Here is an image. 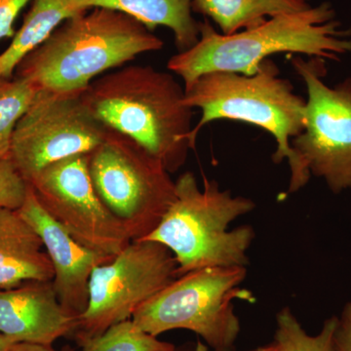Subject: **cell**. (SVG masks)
<instances>
[{"label":"cell","instance_id":"cell-28","mask_svg":"<svg viewBox=\"0 0 351 351\" xmlns=\"http://www.w3.org/2000/svg\"><path fill=\"white\" fill-rule=\"evenodd\" d=\"M3 80H3V78H2L1 76H0V84H1V82H3Z\"/></svg>","mask_w":351,"mask_h":351},{"label":"cell","instance_id":"cell-24","mask_svg":"<svg viewBox=\"0 0 351 351\" xmlns=\"http://www.w3.org/2000/svg\"><path fill=\"white\" fill-rule=\"evenodd\" d=\"M10 351H73L71 350H57L52 346L38 345V343H15Z\"/></svg>","mask_w":351,"mask_h":351},{"label":"cell","instance_id":"cell-20","mask_svg":"<svg viewBox=\"0 0 351 351\" xmlns=\"http://www.w3.org/2000/svg\"><path fill=\"white\" fill-rule=\"evenodd\" d=\"M38 88L21 76L0 84V160L10 154L16 124L38 92Z\"/></svg>","mask_w":351,"mask_h":351},{"label":"cell","instance_id":"cell-21","mask_svg":"<svg viewBox=\"0 0 351 351\" xmlns=\"http://www.w3.org/2000/svg\"><path fill=\"white\" fill-rule=\"evenodd\" d=\"M29 186L9 157L0 160V208L19 210L24 204Z\"/></svg>","mask_w":351,"mask_h":351},{"label":"cell","instance_id":"cell-1","mask_svg":"<svg viewBox=\"0 0 351 351\" xmlns=\"http://www.w3.org/2000/svg\"><path fill=\"white\" fill-rule=\"evenodd\" d=\"M281 53L339 61L351 53L350 32L336 19L328 2L274 16L228 36L205 19L195 45L171 57L167 68L182 78L186 89L211 71L255 75L265 60Z\"/></svg>","mask_w":351,"mask_h":351},{"label":"cell","instance_id":"cell-18","mask_svg":"<svg viewBox=\"0 0 351 351\" xmlns=\"http://www.w3.org/2000/svg\"><path fill=\"white\" fill-rule=\"evenodd\" d=\"M80 351H174V343L159 339L132 319L117 323L91 337H75Z\"/></svg>","mask_w":351,"mask_h":351},{"label":"cell","instance_id":"cell-7","mask_svg":"<svg viewBox=\"0 0 351 351\" xmlns=\"http://www.w3.org/2000/svg\"><path fill=\"white\" fill-rule=\"evenodd\" d=\"M89 173L99 198L132 241L147 239L176 199L175 182L162 162L112 129L90 152Z\"/></svg>","mask_w":351,"mask_h":351},{"label":"cell","instance_id":"cell-27","mask_svg":"<svg viewBox=\"0 0 351 351\" xmlns=\"http://www.w3.org/2000/svg\"><path fill=\"white\" fill-rule=\"evenodd\" d=\"M248 351H279V348L276 341H274L272 343H267V345L258 346V348Z\"/></svg>","mask_w":351,"mask_h":351},{"label":"cell","instance_id":"cell-25","mask_svg":"<svg viewBox=\"0 0 351 351\" xmlns=\"http://www.w3.org/2000/svg\"><path fill=\"white\" fill-rule=\"evenodd\" d=\"M174 351H215L211 350L209 346L205 345L202 341H193V343H186L184 345L177 346Z\"/></svg>","mask_w":351,"mask_h":351},{"label":"cell","instance_id":"cell-14","mask_svg":"<svg viewBox=\"0 0 351 351\" xmlns=\"http://www.w3.org/2000/svg\"><path fill=\"white\" fill-rule=\"evenodd\" d=\"M43 240L18 210L0 208V290L29 281H52Z\"/></svg>","mask_w":351,"mask_h":351},{"label":"cell","instance_id":"cell-3","mask_svg":"<svg viewBox=\"0 0 351 351\" xmlns=\"http://www.w3.org/2000/svg\"><path fill=\"white\" fill-rule=\"evenodd\" d=\"M163 47L154 32L130 16L92 8L64 21L16 71L38 90L80 91L106 71Z\"/></svg>","mask_w":351,"mask_h":351},{"label":"cell","instance_id":"cell-26","mask_svg":"<svg viewBox=\"0 0 351 351\" xmlns=\"http://www.w3.org/2000/svg\"><path fill=\"white\" fill-rule=\"evenodd\" d=\"M16 343L0 332V351H10Z\"/></svg>","mask_w":351,"mask_h":351},{"label":"cell","instance_id":"cell-8","mask_svg":"<svg viewBox=\"0 0 351 351\" xmlns=\"http://www.w3.org/2000/svg\"><path fill=\"white\" fill-rule=\"evenodd\" d=\"M290 62L307 90L304 128L291 147L332 193L351 189V78L329 87L325 60L291 55Z\"/></svg>","mask_w":351,"mask_h":351},{"label":"cell","instance_id":"cell-12","mask_svg":"<svg viewBox=\"0 0 351 351\" xmlns=\"http://www.w3.org/2000/svg\"><path fill=\"white\" fill-rule=\"evenodd\" d=\"M18 211L43 240L54 270L52 283L60 304L78 320L89 302L92 272L113 257L97 253L73 239L44 209L31 186Z\"/></svg>","mask_w":351,"mask_h":351},{"label":"cell","instance_id":"cell-15","mask_svg":"<svg viewBox=\"0 0 351 351\" xmlns=\"http://www.w3.org/2000/svg\"><path fill=\"white\" fill-rule=\"evenodd\" d=\"M84 10L108 8L142 23L151 32L165 27L174 34L179 53L189 50L200 36V23L193 16V0H78Z\"/></svg>","mask_w":351,"mask_h":351},{"label":"cell","instance_id":"cell-10","mask_svg":"<svg viewBox=\"0 0 351 351\" xmlns=\"http://www.w3.org/2000/svg\"><path fill=\"white\" fill-rule=\"evenodd\" d=\"M179 276L177 261L167 247L154 240L131 241L92 272L89 302L78 318L75 336H97L131 319L138 308Z\"/></svg>","mask_w":351,"mask_h":351},{"label":"cell","instance_id":"cell-22","mask_svg":"<svg viewBox=\"0 0 351 351\" xmlns=\"http://www.w3.org/2000/svg\"><path fill=\"white\" fill-rule=\"evenodd\" d=\"M32 0H0V40L13 38L14 23L22 9Z\"/></svg>","mask_w":351,"mask_h":351},{"label":"cell","instance_id":"cell-11","mask_svg":"<svg viewBox=\"0 0 351 351\" xmlns=\"http://www.w3.org/2000/svg\"><path fill=\"white\" fill-rule=\"evenodd\" d=\"M29 184L50 216L91 250L114 257L130 244L125 228L95 191L89 173V154H77L50 164Z\"/></svg>","mask_w":351,"mask_h":351},{"label":"cell","instance_id":"cell-5","mask_svg":"<svg viewBox=\"0 0 351 351\" xmlns=\"http://www.w3.org/2000/svg\"><path fill=\"white\" fill-rule=\"evenodd\" d=\"M175 184L174 202L145 240L159 242L172 252L179 276L206 267H247V252L255 230L251 226L230 230V226L251 213L256 203L245 196H233L208 178L200 188L191 172L180 176Z\"/></svg>","mask_w":351,"mask_h":351},{"label":"cell","instance_id":"cell-9","mask_svg":"<svg viewBox=\"0 0 351 351\" xmlns=\"http://www.w3.org/2000/svg\"><path fill=\"white\" fill-rule=\"evenodd\" d=\"M82 93L38 90L16 124L9 158L29 184L50 164L89 154L107 138L110 128L90 112Z\"/></svg>","mask_w":351,"mask_h":351},{"label":"cell","instance_id":"cell-17","mask_svg":"<svg viewBox=\"0 0 351 351\" xmlns=\"http://www.w3.org/2000/svg\"><path fill=\"white\" fill-rule=\"evenodd\" d=\"M309 6L311 0H193V12L211 20L226 36L255 27L274 16L299 12Z\"/></svg>","mask_w":351,"mask_h":351},{"label":"cell","instance_id":"cell-16","mask_svg":"<svg viewBox=\"0 0 351 351\" xmlns=\"http://www.w3.org/2000/svg\"><path fill=\"white\" fill-rule=\"evenodd\" d=\"M78 0H32L22 27L0 54V76L10 80L21 61L38 48L64 21L84 12Z\"/></svg>","mask_w":351,"mask_h":351},{"label":"cell","instance_id":"cell-4","mask_svg":"<svg viewBox=\"0 0 351 351\" xmlns=\"http://www.w3.org/2000/svg\"><path fill=\"white\" fill-rule=\"evenodd\" d=\"M306 100L295 92L290 80L281 77L271 59L265 60L253 75L228 71H211L200 75L184 89V103L201 110V117L191 134L196 138L203 127L215 120H234L260 127L276 141L272 160H287L291 178L287 193L306 186L311 173L291 147V140L304 128Z\"/></svg>","mask_w":351,"mask_h":351},{"label":"cell","instance_id":"cell-6","mask_svg":"<svg viewBox=\"0 0 351 351\" xmlns=\"http://www.w3.org/2000/svg\"><path fill=\"white\" fill-rule=\"evenodd\" d=\"M245 267H206L176 278L136 311L131 319L158 337L174 330L195 332L215 351H233L241 324L234 302H254L241 287Z\"/></svg>","mask_w":351,"mask_h":351},{"label":"cell","instance_id":"cell-23","mask_svg":"<svg viewBox=\"0 0 351 351\" xmlns=\"http://www.w3.org/2000/svg\"><path fill=\"white\" fill-rule=\"evenodd\" d=\"M337 351H351V302L343 306L335 331Z\"/></svg>","mask_w":351,"mask_h":351},{"label":"cell","instance_id":"cell-2","mask_svg":"<svg viewBox=\"0 0 351 351\" xmlns=\"http://www.w3.org/2000/svg\"><path fill=\"white\" fill-rule=\"evenodd\" d=\"M96 119L142 145L170 174L181 169L193 149V110L175 76L152 66H122L82 90Z\"/></svg>","mask_w":351,"mask_h":351},{"label":"cell","instance_id":"cell-19","mask_svg":"<svg viewBox=\"0 0 351 351\" xmlns=\"http://www.w3.org/2000/svg\"><path fill=\"white\" fill-rule=\"evenodd\" d=\"M276 320L274 341L279 351H337L335 331L338 316L325 320L322 329L315 336H311L304 329L290 307L279 311Z\"/></svg>","mask_w":351,"mask_h":351},{"label":"cell","instance_id":"cell-13","mask_svg":"<svg viewBox=\"0 0 351 351\" xmlns=\"http://www.w3.org/2000/svg\"><path fill=\"white\" fill-rule=\"evenodd\" d=\"M76 328L77 318L60 304L52 281L0 290V332L14 343L52 346Z\"/></svg>","mask_w":351,"mask_h":351}]
</instances>
